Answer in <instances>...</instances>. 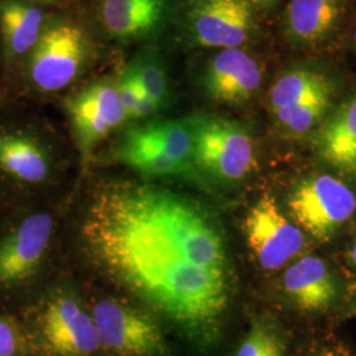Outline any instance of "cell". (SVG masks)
Listing matches in <instances>:
<instances>
[{"label":"cell","mask_w":356,"mask_h":356,"mask_svg":"<svg viewBox=\"0 0 356 356\" xmlns=\"http://www.w3.org/2000/svg\"><path fill=\"white\" fill-rule=\"evenodd\" d=\"M65 107L85 159L128 119L116 83L108 79L97 81L67 98Z\"/></svg>","instance_id":"obj_7"},{"label":"cell","mask_w":356,"mask_h":356,"mask_svg":"<svg viewBox=\"0 0 356 356\" xmlns=\"http://www.w3.org/2000/svg\"><path fill=\"white\" fill-rule=\"evenodd\" d=\"M353 41H354V45L356 47V28L355 31H354V36H353Z\"/></svg>","instance_id":"obj_28"},{"label":"cell","mask_w":356,"mask_h":356,"mask_svg":"<svg viewBox=\"0 0 356 356\" xmlns=\"http://www.w3.org/2000/svg\"><path fill=\"white\" fill-rule=\"evenodd\" d=\"M279 335L266 325L257 323L248 331L235 356H282Z\"/></svg>","instance_id":"obj_22"},{"label":"cell","mask_w":356,"mask_h":356,"mask_svg":"<svg viewBox=\"0 0 356 356\" xmlns=\"http://www.w3.org/2000/svg\"><path fill=\"white\" fill-rule=\"evenodd\" d=\"M264 70L260 63L241 48L222 49L204 69L201 86L216 102H248L261 86Z\"/></svg>","instance_id":"obj_10"},{"label":"cell","mask_w":356,"mask_h":356,"mask_svg":"<svg viewBox=\"0 0 356 356\" xmlns=\"http://www.w3.org/2000/svg\"><path fill=\"white\" fill-rule=\"evenodd\" d=\"M41 11L17 0L0 3V31L7 54L23 56L32 51L42 32Z\"/></svg>","instance_id":"obj_17"},{"label":"cell","mask_w":356,"mask_h":356,"mask_svg":"<svg viewBox=\"0 0 356 356\" xmlns=\"http://www.w3.org/2000/svg\"><path fill=\"white\" fill-rule=\"evenodd\" d=\"M129 65L147 95L159 106V108H163L170 98V86L160 51L153 47L145 48Z\"/></svg>","instance_id":"obj_21"},{"label":"cell","mask_w":356,"mask_h":356,"mask_svg":"<svg viewBox=\"0 0 356 356\" xmlns=\"http://www.w3.org/2000/svg\"><path fill=\"white\" fill-rule=\"evenodd\" d=\"M319 153L339 169L356 149V95L344 101L319 132Z\"/></svg>","instance_id":"obj_19"},{"label":"cell","mask_w":356,"mask_h":356,"mask_svg":"<svg viewBox=\"0 0 356 356\" xmlns=\"http://www.w3.org/2000/svg\"><path fill=\"white\" fill-rule=\"evenodd\" d=\"M282 285L293 304L310 313L329 309L338 294L330 268L317 256H302L286 268Z\"/></svg>","instance_id":"obj_13"},{"label":"cell","mask_w":356,"mask_h":356,"mask_svg":"<svg viewBox=\"0 0 356 356\" xmlns=\"http://www.w3.org/2000/svg\"><path fill=\"white\" fill-rule=\"evenodd\" d=\"M0 168L13 177L40 184L49 175V160L38 141L17 134H0Z\"/></svg>","instance_id":"obj_18"},{"label":"cell","mask_w":356,"mask_h":356,"mask_svg":"<svg viewBox=\"0 0 356 356\" xmlns=\"http://www.w3.org/2000/svg\"><path fill=\"white\" fill-rule=\"evenodd\" d=\"M250 3H254L256 6H261V7H269L272 4H275L277 0H248Z\"/></svg>","instance_id":"obj_26"},{"label":"cell","mask_w":356,"mask_h":356,"mask_svg":"<svg viewBox=\"0 0 356 356\" xmlns=\"http://www.w3.org/2000/svg\"><path fill=\"white\" fill-rule=\"evenodd\" d=\"M247 244L259 266L279 270L305 248L302 229L281 211L272 197H263L250 209L244 220Z\"/></svg>","instance_id":"obj_6"},{"label":"cell","mask_w":356,"mask_h":356,"mask_svg":"<svg viewBox=\"0 0 356 356\" xmlns=\"http://www.w3.org/2000/svg\"><path fill=\"white\" fill-rule=\"evenodd\" d=\"M254 28L248 0H197L188 13L191 40L206 48H241Z\"/></svg>","instance_id":"obj_9"},{"label":"cell","mask_w":356,"mask_h":356,"mask_svg":"<svg viewBox=\"0 0 356 356\" xmlns=\"http://www.w3.org/2000/svg\"><path fill=\"white\" fill-rule=\"evenodd\" d=\"M141 132L163 152L188 169L197 170L193 160V135L188 116L177 120H161L139 126ZM201 175V173H200Z\"/></svg>","instance_id":"obj_20"},{"label":"cell","mask_w":356,"mask_h":356,"mask_svg":"<svg viewBox=\"0 0 356 356\" xmlns=\"http://www.w3.org/2000/svg\"><path fill=\"white\" fill-rule=\"evenodd\" d=\"M99 13L111 36L148 38L164 29L169 4L168 0H99Z\"/></svg>","instance_id":"obj_12"},{"label":"cell","mask_w":356,"mask_h":356,"mask_svg":"<svg viewBox=\"0 0 356 356\" xmlns=\"http://www.w3.org/2000/svg\"><path fill=\"white\" fill-rule=\"evenodd\" d=\"M92 319L101 346L115 356H163L164 334L157 322L139 309L113 298L98 301Z\"/></svg>","instance_id":"obj_5"},{"label":"cell","mask_w":356,"mask_h":356,"mask_svg":"<svg viewBox=\"0 0 356 356\" xmlns=\"http://www.w3.org/2000/svg\"><path fill=\"white\" fill-rule=\"evenodd\" d=\"M334 94V82L327 74L306 66L294 67L282 73L268 91V107L277 123L294 108Z\"/></svg>","instance_id":"obj_15"},{"label":"cell","mask_w":356,"mask_h":356,"mask_svg":"<svg viewBox=\"0 0 356 356\" xmlns=\"http://www.w3.org/2000/svg\"><path fill=\"white\" fill-rule=\"evenodd\" d=\"M53 219L38 213L0 241V285L24 281L36 273L51 243Z\"/></svg>","instance_id":"obj_11"},{"label":"cell","mask_w":356,"mask_h":356,"mask_svg":"<svg viewBox=\"0 0 356 356\" xmlns=\"http://www.w3.org/2000/svg\"><path fill=\"white\" fill-rule=\"evenodd\" d=\"M31 51L32 82L38 89L51 92L69 86L83 72L92 49L79 26L58 23L42 28L38 44Z\"/></svg>","instance_id":"obj_4"},{"label":"cell","mask_w":356,"mask_h":356,"mask_svg":"<svg viewBox=\"0 0 356 356\" xmlns=\"http://www.w3.org/2000/svg\"><path fill=\"white\" fill-rule=\"evenodd\" d=\"M197 170L222 184H236L256 166L254 141L242 123L216 114L188 116Z\"/></svg>","instance_id":"obj_2"},{"label":"cell","mask_w":356,"mask_h":356,"mask_svg":"<svg viewBox=\"0 0 356 356\" xmlns=\"http://www.w3.org/2000/svg\"><path fill=\"white\" fill-rule=\"evenodd\" d=\"M288 209L300 229L325 243L355 214L356 198L341 179L313 175L294 186L288 198Z\"/></svg>","instance_id":"obj_3"},{"label":"cell","mask_w":356,"mask_h":356,"mask_svg":"<svg viewBox=\"0 0 356 356\" xmlns=\"http://www.w3.org/2000/svg\"><path fill=\"white\" fill-rule=\"evenodd\" d=\"M115 83H116V88L119 91L122 103L124 106V110L127 113V118L129 119L136 104L139 103L143 97L147 95V92L141 88V85L138 81V76L132 70L131 65L124 67V70L122 72L119 79Z\"/></svg>","instance_id":"obj_23"},{"label":"cell","mask_w":356,"mask_h":356,"mask_svg":"<svg viewBox=\"0 0 356 356\" xmlns=\"http://www.w3.org/2000/svg\"><path fill=\"white\" fill-rule=\"evenodd\" d=\"M79 239L103 275L185 330H209L229 306L222 234L181 194L140 182L106 184L85 209Z\"/></svg>","instance_id":"obj_1"},{"label":"cell","mask_w":356,"mask_h":356,"mask_svg":"<svg viewBox=\"0 0 356 356\" xmlns=\"http://www.w3.org/2000/svg\"><path fill=\"white\" fill-rule=\"evenodd\" d=\"M19 350V338L13 325L0 317V356H15Z\"/></svg>","instance_id":"obj_24"},{"label":"cell","mask_w":356,"mask_h":356,"mask_svg":"<svg viewBox=\"0 0 356 356\" xmlns=\"http://www.w3.org/2000/svg\"><path fill=\"white\" fill-rule=\"evenodd\" d=\"M342 170L347 172V173H351V175H354L356 177V149L354 151V153L350 156V159H348L347 163L344 164Z\"/></svg>","instance_id":"obj_25"},{"label":"cell","mask_w":356,"mask_h":356,"mask_svg":"<svg viewBox=\"0 0 356 356\" xmlns=\"http://www.w3.org/2000/svg\"><path fill=\"white\" fill-rule=\"evenodd\" d=\"M354 314H355V316H356V306H355V307H354Z\"/></svg>","instance_id":"obj_29"},{"label":"cell","mask_w":356,"mask_h":356,"mask_svg":"<svg viewBox=\"0 0 356 356\" xmlns=\"http://www.w3.org/2000/svg\"><path fill=\"white\" fill-rule=\"evenodd\" d=\"M40 330L51 356H91L101 347L92 316L70 293L51 296L41 314Z\"/></svg>","instance_id":"obj_8"},{"label":"cell","mask_w":356,"mask_h":356,"mask_svg":"<svg viewBox=\"0 0 356 356\" xmlns=\"http://www.w3.org/2000/svg\"><path fill=\"white\" fill-rule=\"evenodd\" d=\"M115 159L128 168L147 177H181L202 184L204 178L181 165L169 157L152 140H149L140 127H132L123 135L114 151Z\"/></svg>","instance_id":"obj_16"},{"label":"cell","mask_w":356,"mask_h":356,"mask_svg":"<svg viewBox=\"0 0 356 356\" xmlns=\"http://www.w3.org/2000/svg\"><path fill=\"white\" fill-rule=\"evenodd\" d=\"M350 259L353 260V263L356 266V241L351 247V251H350Z\"/></svg>","instance_id":"obj_27"},{"label":"cell","mask_w":356,"mask_h":356,"mask_svg":"<svg viewBox=\"0 0 356 356\" xmlns=\"http://www.w3.org/2000/svg\"><path fill=\"white\" fill-rule=\"evenodd\" d=\"M346 13V0H291L285 35L298 47H314L330 38Z\"/></svg>","instance_id":"obj_14"}]
</instances>
